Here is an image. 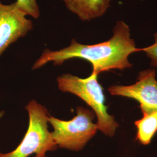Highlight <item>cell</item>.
I'll return each mask as SVG.
<instances>
[{
  "label": "cell",
  "instance_id": "cell-1",
  "mask_svg": "<svg viewBox=\"0 0 157 157\" xmlns=\"http://www.w3.org/2000/svg\"><path fill=\"white\" fill-rule=\"evenodd\" d=\"M141 51L131 37L129 25L123 21H118L113 29L112 37L106 41L93 45H86L72 40L69 46L58 51L45 49L34 63L32 69L44 66L48 62L61 65L67 60L80 58L90 62L91 73L98 74L113 69L124 70L132 67L129 62L130 54Z\"/></svg>",
  "mask_w": 157,
  "mask_h": 157
},
{
  "label": "cell",
  "instance_id": "cell-2",
  "mask_svg": "<svg viewBox=\"0 0 157 157\" xmlns=\"http://www.w3.org/2000/svg\"><path fill=\"white\" fill-rule=\"evenodd\" d=\"M59 89L80 98L92 109L97 118L98 129L107 136L113 137L119 128L115 117L108 112L103 88L98 81V75L91 73L87 78H80L69 73L57 78Z\"/></svg>",
  "mask_w": 157,
  "mask_h": 157
},
{
  "label": "cell",
  "instance_id": "cell-3",
  "mask_svg": "<svg viewBox=\"0 0 157 157\" xmlns=\"http://www.w3.org/2000/svg\"><path fill=\"white\" fill-rule=\"evenodd\" d=\"M29 114L28 129L16 149L8 153L0 152V157H45L47 152L54 151L58 146L48 129V111L34 100L25 107Z\"/></svg>",
  "mask_w": 157,
  "mask_h": 157
},
{
  "label": "cell",
  "instance_id": "cell-4",
  "mask_svg": "<svg viewBox=\"0 0 157 157\" xmlns=\"http://www.w3.org/2000/svg\"><path fill=\"white\" fill-rule=\"evenodd\" d=\"M77 115L69 121L48 116V123L53 128L52 137L58 147L73 151L82 150L98 130L93 122L95 113L84 107L76 108Z\"/></svg>",
  "mask_w": 157,
  "mask_h": 157
},
{
  "label": "cell",
  "instance_id": "cell-5",
  "mask_svg": "<svg viewBox=\"0 0 157 157\" xmlns=\"http://www.w3.org/2000/svg\"><path fill=\"white\" fill-rule=\"evenodd\" d=\"M26 16L15 3L5 5L0 1V56L9 45L33 28L32 21Z\"/></svg>",
  "mask_w": 157,
  "mask_h": 157
},
{
  "label": "cell",
  "instance_id": "cell-6",
  "mask_svg": "<svg viewBox=\"0 0 157 157\" xmlns=\"http://www.w3.org/2000/svg\"><path fill=\"white\" fill-rule=\"evenodd\" d=\"M154 69H148L139 73L137 82L129 86L114 85L108 91L112 95L134 99L140 105L157 108V80Z\"/></svg>",
  "mask_w": 157,
  "mask_h": 157
},
{
  "label": "cell",
  "instance_id": "cell-7",
  "mask_svg": "<svg viewBox=\"0 0 157 157\" xmlns=\"http://www.w3.org/2000/svg\"><path fill=\"white\" fill-rule=\"evenodd\" d=\"M68 10L83 21L102 17L110 6L111 0H62Z\"/></svg>",
  "mask_w": 157,
  "mask_h": 157
},
{
  "label": "cell",
  "instance_id": "cell-8",
  "mask_svg": "<svg viewBox=\"0 0 157 157\" xmlns=\"http://www.w3.org/2000/svg\"><path fill=\"white\" fill-rule=\"evenodd\" d=\"M143 117L136 121L137 128L136 140L142 145L150 144L157 132V108L140 105Z\"/></svg>",
  "mask_w": 157,
  "mask_h": 157
},
{
  "label": "cell",
  "instance_id": "cell-9",
  "mask_svg": "<svg viewBox=\"0 0 157 157\" xmlns=\"http://www.w3.org/2000/svg\"><path fill=\"white\" fill-rule=\"evenodd\" d=\"M15 3L17 8L25 12L26 15L31 16L35 19L39 17V8L36 0H17Z\"/></svg>",
  "mask_w": 157,
  "mask_h": 157
},
{
  "label": "cell",
  "instance_id": "cell-10",
  "mask_svg": "<svg viewBox=\"0 0 157 157\" xmlns=\"http://www.w3.org/2000/svg\"><path fill=\"white\" fill-rule=\"evenodd\" d=\"M154 43L152 45L141 48V51L146 53V56L151 59V65L157 67V31L154 34Z\"/></svg>",
  "mask_w": 157,
  "mask_h": 157
},
{
  "label": "cell",
  "instance_id": "cell-11",
  "mask_svg": "<svg viewBox=\"0 0 157 157\" xmlns=\"http://www.w3.org/2000/svg\"></svg>",
  "mask_w": 157,
  "mask_h": 157
}]
</instances>
